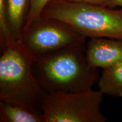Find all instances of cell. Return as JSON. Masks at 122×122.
I'll return each instance as SVG.
<instances>
[{"instance_id":"7c38bea8","label":"cell","mask_w":122,"mask_h":122,"mask_svg":"<svg viewBox=\"0 0 122 122\" xmlns=\"http://www.w3.org/2000/svg\"><path fill=\"white\" fill-rule=\"evenodd\" d=\"M66 1H71V2L85 3V4H89L97 5H102L106 6L107 0H66Z\"/></svg>"},{"instance_id":"7a4b0ae2","label":"cell","mask_w":122,"mask_h":122,"mask_svg":"<svg viewBox=\"0 0 122 122\" xmlns=\"http://www.w3.org/2000/svg\"><path fill=\"white\" fill-rule=\"evenodd\" d=\"M85 46L66 49L36 59L33 73L46 93L88 91L98 81V71L88 62Z\"/></svg>"},{"instance_id":"6da1fadb","label":"cell","mask_w":122,"mask_h":122,"mask_svg":"<svg viewBox=\"0 0 122 122\" xmlns=\"http://www.w3.org/2000/svg\"><path fill=\"white\" fill-rule=\"evenodd\" d=\"M0 101L24 106L42 115V102L46 93L35 77L36 60L20 40H14L1 50Z\"/></svg>"},{"instance_id":"8fae6325","label":"cell","mask_w":122,"mask_h":122,"mask_svg":"<svg viewBox=\"0 0 122 122\" xmlns=\"http://www.w3.org/2000/svg\"><path fill=\"white\" fill-rule=\"evenodd\" d=\"M49 1L50 0H31L30 10L24 32L28 28L35 19L41 16L42 10Z\"/></svg>"},{"instance_id":"ba28073f","label":"cell","mask_w":122,"mask_h":122,"mask_svg":"<svg viewBox=\"0 0 122 122\" xmlns=\"http://www.w3.org/2000/svg\"><path fill=\"white\" fill-rule=\"evenodd\" d=\"M0 122H45V119L25 107L0 101Z\"/></svg>"},{"instance_id":"5b68a950","label":"cell","mask_w":122,"mask_h":122,"mask_svg":"<svg viewBox=\"0 0 122 122\" xmlns=\"http://www.w3.org/2000/svg\"><path fill=\"white\" fill-rule=\"evenodd\" d=\"M86 37L60 20L40 16L20 40L36 59L66 49L85 45Z\"/></svg>"},{"instance_id":"30bf717a","label":"cell","mask_w":122,"mask_h":122,"mask_svg":"<svg viewBox=\"0 0 122 122\" xmlns=\"http://www.w3.org/2000/svg\"><path fill=\"white\" fill-rule=\"evenodd\" d=\"M15 40L9 30L6 17L5 0H0V45L1 50Z\"/></svg>"},{"instance_id":"52a82bcc","label":"cell","mask_w":122,"mask_h":122,"mask_svg":"<svg viewBox=\"0 0 122 122\" xmlns=\"http://www.w3.org/2000/svg\"><path fill=\"white\" fill-rule=\"evenodd\" d=\"M31 0H5L6 17L12 37L20 40L23 34Z\"/></svg>"},{"instance_id":"9c48e42d","label":"cell","mask_w":122,"mask_h":122,"mask_svg":"<svg viewBox=\"0 0 122 122\" xmlns=\"http://www.w3.org/2000/svg\"><path fill=\"white\" fill-rule=\"evenodd\" d=\"M98 84L103 94L122 97V61L103 69Z\"/></svg>"},{"instance_id":"8992f818","label":"cell","mask_w":122,"mask_h":122,"mask_svg":"<svg viewBox=\"0 0 122 122\" xmlns=\"http://www.w3.org/2000/svg\"><path fill=\"white\" fill-rule=\"evenodd\" d=\"M85 51L90 65L105 69L122 61V39H90L85 46Z\"/></svg>"},{"instance_id":"277c9868","label":"cell","mask_w":122,"mask_h":122,"mask_svg":"<svg viewBox=\"0 0 122 122\" xmlns=\"http://www.w3.org/2000/svg\"><path fill=\"white\" fill-rule=\"evenodd\" d=\"M104 95L92 89L46 93L42 111L45 122H105L101 111Z\"/></svg>"},{"instance_id":"3957f363","label":"cell","mask_w":122,"mask_h":122,"mask_svg":"<svg viewBox=\"0 0 122 122\" xmlns=\"http://www.w3.org/2000/svg\"><path fill=\"white\" fill-rule=\"evenodd\" d=\"M41 15L63 21L86 38L122 39V10L66 0H50Z\"/></svg>"},{"instance_id":"4fadbf2b","label":"cell","mask_w":122,"mask_h":122,"mask_svg":"<svg viewBox=\"0 0 122 122\" xmlns=\"http://www.w3.org/2000/svg\"><path fill=\"white\" fill-rule=\"evenodd\" d=\"M106 6L111 9H115L117 6L122 8V0H107Z\"/></svg>"}]
</instances>
